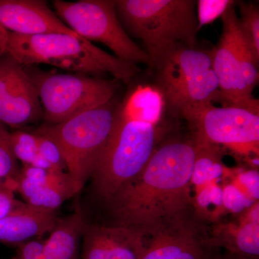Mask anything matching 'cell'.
<instances>
[{
  "mask_svg": "<svg viewBox=\"0 0 259 259\" xmlns=\"http://www.w3.org/2000/svg\"><path fill=\"white\" fill-rule=\"evenodd\" d=\"M231 0H199L196 8L199 29L204 25L213 23L220 17H222L226 10L234 4Z\"/></svg>",
  "mask_w": 259,
  "mask_h": 259,
  "instance_id": "obj_22",
  "label": "cell"
},
{
  "mask_svg": "<svg viewBox=\"0 0 259 259\" xmlns=\"http://www.w3.org/2000/svg\"><path fill=\"white\" fill-rule=\"evenodd\" d=\"M165 109L159 90L141 85L116 107L111 134L91 177L105 202L147 164L156 148Z\"/></svg>",
  "mask_w": 259,
  "mask_h": 259,
  "instance_id": "obj_2",
  "label": "cell"
},
{
  "mask_svg": "<svg viewBox=\"0 0 259 259\" xmlns=\"http://www.w3.org/2000/svg\"><path fill=\"white\" fill-rule=\"evenodd\" d=\"M56 211L32 207L23 202L0 219V244L18 247L50 233L58 221Z\"/></svg>",
  "mask_w": 259,
  "mask_h": 259,
  "instance_id": "obj_16",
  "label": "cell"
},
{
  "mask_svg": "<svg viewBox=\"0 0 259 259\" xmlns=\"http://www.w3.org/2000/svg\"><path fill=\"white\" fill-rule=\"evenodd\" d=\"M140 234L144 244L141 259H205L202 241L185 219Z\"/></svg>",
  "mask_w": 259,
  "mask_h": 259,
  "instance_id": "obj_13",
  "label": "cell"
},
{
  "mask_svg": "<svg viewBox=\"0 0 259 259\" xmlns=\"http://www.w3.org/2000/svg\"><path fill=\"white\" fill-rule=\"evenodd\" d=\"M77 194L67 172L54 170L47 185L25 202L37 208L56 211L65 201Z\"/></svg>",
  "mask_w": 259,
  "mask_h": 259,
  "instance_id": "obj_19",
  "label": "cell"
},
{
  "mask_svg": "<svg viewBox=\"0 0 259 259\" xmlns=\"http://www.w3.org/2000/svg\"><path fill=\"white\" fill-rule=\"evenodd\" d=\"M7 54L24 66L47 64L97 77L109 73L125 83L141 72L136 65L120 60L76 34L10 32Z\"/></svg>",
  "mask_w": 259,
  "mask_h": 259,
  "instance_id": "obj_3",
  "label": "cell"
},
{
  "mask_svg": "<svg viewBox=\"0 0 259 259\" xmlns=\"http://www.w3.org/2000/svg\"><path fill=\"white\" fill-rule=\"evenodd\" d=\"M35 135L37 136L38 153L40 156L49 162L54 169L66 171V163L57 144L47 136Z\"/></svg>",
  "mask_w": 259,
  "mask_h": 259,
  "instance_id": "obj_25",
  "label": "cell"
},
{
  "mask_svg": "<svg viewBox=\"0 0 259 259\" xmlns=\"http://www.w3.org/2000/svg\"><path fill=\"white\" fill-rule=\"evenodd\" d=\"M36 89L47 124H58L112 100L118 80L76 74H55L24 66Z\"/></svg>",
  "mask_w": 259,
  "mask_h": 259,
  "instance_id": "obj_6",
  "label": "cell"
},
{
  "mask_svg": "<svg viewBox=\"0 0 259 259\" xmlns=\"http://www.w3.org/2000/svg\"><path fill=\"white\" fill-rule=\"evenodd\" d=\"M0 23L22 35L76 34L42 0H0Z\"/></svg>",
  "mask_w": 259,
  "mask_h": 259,
  "instance_id": "obj_14",
  "label": "cell"
},
{
  "mask_svg": "<svg viewBox=\"0 0 259 259\" xmlns=\"http://www.w3.org/2000/svg\"><path fill=\"white\" fill-rule=\"evenodd\" d=\"M10 145L13 156L23 166L31 165L38 156L37 136L33 133L21 130L10 133Z\"/></svg>",
  "mask_w": 259,
  "mask_h": 259,
  "instance_id": "obj_21",
  "label": "cell"
},
{
  "mask_svg": "<svg viewBox=\"0 0 259 259\" xmlns=\"http://www.w3.org/2000/svg\"><path fill=\"white\" fill-rule=\"evenodd\" d=\"M258 201L240 218L238 225H220L218 235L212 240L214 245L225 247L233 254L258 258L259 254Z\"/></svg>",
  "mask_w": 259,
  "mask_h": 259,
  "instance_id": "obj_17",
  "label": "cell"
},
{
  "mask_svg": "<svg viewBox=\"0 0 259 259\" xmlns=\"http://www.w3.org/2000/svg\"><path fill=\"white\" fill-rule=\"evenodd\" d=\"M258 176L257 170L231 169L230 174L232 183L253 202L258 201L259 198Z\"/></svg>",
  "mask_w": 259,
  "mask_h": 259,
  "instance_id": "obj_23",
  "label": "cell"
},
{
  "mask_svg": "<svg viewBox=\"0 0 259 259\" xmlns=\"http://www.w3.org/2000/svg\"><path fill=\"white\" fill-rule=\"evenodd\" d=\"M193 0H118L115 11L125 32L142 40L151 68L175 48L194 47L199 31Z\"/></svg>",
  "mask_w": 259,
  "mask_h": 259,
  "instance_id": "obj_4",
  "label": "cell"
},
{
  "mask_svg": "<svg viewBox=\"0 0 259 259\" xmlns=\"http://www.w3.org/2000/svg\"><path fill=\"white\" fill-rule=\"evenodd\" d=\"M9 40L10 32L0 23V61L7 54Z\"/></svg>",
  "mask_w": 259,
  "mask_h": 259,
  "instance_id": "obj_28",
  "label": "cell"
},
{
  "mask_svg": "<svg viewBox=\"0 0 259 259\" xmlns=\"http://www.w3.org/2000/svg\"><path fill=\"white\" fill-rule=\"evenodd\" d=\"M255 202L247 197L231 182H227L223 186V206L225 211L242 212L245 209L249 208Z\"/></svg>",
  "mask_w": 259,
  "mask_h": 259,
  "instance_id": "obj_24",
  "label": "cell"
},
{
  "mask_svg": "<svg viewBox=\"0 0 259 259\" xmlns=\"http://www.w3.org/2000/svg\"><path fill=\"white\" fill-rule=\"evenodd\" d=\"M42 119L36 89L24 66L5 54L0 61V123L22 128Z\"/></svg>",
  "mask_w": 259,
  "mask_h": 259,
  "instance_id": "obj_10",
  "label": "cell"
},
{
  "mask_svg": "<svg viewBox=\"0 0 259 259\" xmlns=\"http://www.w3.org/2000/svg\"><path fill=\"white\" fill-rule=\"evenodd\" d=\"M111 101L61 123L44 124L33 132L49 138L60 148L66 172L79 193L92 177L111 134L117 107Z\"/></svg>",
  "mask_w": 259,
  "mask_h": 259,
  "instance_id": "obj_5",
  "label": "cell"
},
{
  "mask_svg": "<svg viewBox=\"0 0 259 259\" xmlns=\"http://www.w3.org/2000/svg\"><path fill=\"white\" fill-rule=\"evenodd\" d=\"M234 259H255V258H248V257L241 256V255H236V258Z\"/></svg>",
  "mask_w": 259,
  "mask_h": 259,
  "instance_id": "obj_30",
  "label": "cell"
},
{
  "mask_svg": "<svg viewBox=\"0 0 259 259\" xmlns=\"http://www.w3.org/2000/svg\"><path fill=\"white\" fill-rule=\"evenodd\" d=\"M23 203L15 197V192L7 189H0V219L6 217Z\"/></svg>",
  "mask_w": 259,
  "mask_h": 259,
  "instance_id": "obj_26",
  "label": "cell"
},
{
  "mask_svg": "<svg viewBox=\"0 0 259 259\" xmlns=\"http://www.w3.org/2000/svg\"><path fill=\"white\" fill-rule=\"evenodd\" d=\"M85 223L82 209L78 204L71 214L58 218L47 239L35 238L19 245L13 259H80Z\"/></svg>",
  "mask_w": 259,
  "mask_h": 259,
  "instance_id": "obj_11",
  "label": "cell"
},
{
  "mask_svg": "<svg viewBox=\"0 0 259 259\" xmlns=\"http://www.w3.org/2000/svg\"><path fill=\"white\" fill-rule=\"evenodd\" d=\"M10 133L5 128V125L0 123V146L9 150L12 152L10 145Z\"/></svg>",
  "mask_w": 259,
  "mask_h": 259,
  "instance_id": "obj_29",
  "label": "cell"
},
{
  "mask_svg": "<svg viewBox=\"0 0 259 259\" xmlns=\"http://www.w3.org/2000/svg\"><path fill=\"white\" fill-rule=\"evenodd\" d=\"M235 3L222 15L223 31L212 50V66L219 82L223 106H241L253 97L258 82V62L240 26Z\"/></svg>",
  "mask_w": 259,
  "mask_h": 259,
  "instance_id": "obj_8",
  "label": "cell"
},
{
  "mask_svg": "<svg viewBox=\"0 0 259 259\" xmlns=\"http://www.w3.org/2000/svg\"><path fill=\"white\" fill-rule=\"evenodd\" d=\"M80 259H141L144 252L139 232L112 224L86 222Z\"/></svg>",
  "mask_w": 259,
  "mask_h": 259,
  "instance_id": "obj_12",
  "label": "cell"
},
{
  "mask_svg": "<svg viewBox=\"0 0 259 259\" xmlns=\"http://www.w3.org/2000/svg\"><path fill=\"white\" fill-rule=\"evenodd\" d=\"M240 26L255 59L259 61V9L253 3H238Z\"/></svg>",
  "mask_w": 259,
  "mask_h": 259,
  "instance_id": "obj_20",
  "label": "cell"
},
{
  "mask_svg": "<svg viewBox=\"0 0 259 259\" xmlns=\"http://www.w3.org/2000/svg\"><path fill=\"white\" fill-rule=\"evenodd\" d=\"M45 185L36 180H32L28 177L19 175L18 179V188L17 192L22 196L25 201L37 193Z\"/></svg>",
  "mask_w": 259,
  "mask_h": 259,
  "instance_id": "obj_27",
  "label": "cell"
},
{
  "mask_svg": "<svg viewBox=\"0 0 259 259\" xmlns=\"http://www.w3.org/2000/svg\"><path fill=\"white\" fill-rule=\"evenodd\" d=\"M54 6L56 14L76 35L91 42H101L125 62L151 67L147 53L130 37L119 21L115 1L56 0Z\"/></svg>",
  "mask_w": 259,
  "mask_h": 259,
  "instance_id": "obj_7",
  "label": "cell"
},
{
  "mask_svg": "<svg viewBox=\"0 0 259 259\" xmlns=\"http://www.w3.org/2000/svg\"><path fill=\"white\" fill-rule=\"evenodd\" d=\"M195 156V143L190 140H169L156 147L144 169L105 202L113 224L144 233L184 219L193 204Z\"/></svg>",
  "mask_w": 259,
  "mask_h": 259,
  "instance_id": "obj_1",
  "label": "cell"
},
{
  "mask_svg": "<svg viewBox=\"0 0 259 259\" xmlns=\"http://www.w3.org/2000/svg\"><path fill=\"white\" fill-rule=\"evenodd\" d=\"M212 51L181 46L153 64L157 88L163 98L175 93L200 73L212 69Z\"/></svg>",
  "mask_w": 259,
  "mask_h": 259,
  "instance_id": "obj_15",
  "label": "cell"
},
{
  "mask_svg": "<svg viewBox=\"0 0 259 259\" xmlns=\"http://www.w3.org/2000/svg\"><path fill=\"white\" fill-rule=\"evenodd\" d=\"M196 156L194 161L192 185L196 190L205 186L226 180L229 175L230 168L222 161L223 151L220 146L196 142Z\"/></svg>",
  "mask_w": 259,
  "mask_h": 259,
  "instance_id": "obj_18",
  "label": "cell"
},
{
  "mask_svg": "<svg viewBox=\"0 0 259 259\" xmlns=\"http://www.w3.org/2000/svg\"><path fill=\"white\" fill-rule=\"evenodd\" d=\"M194 141L223 146L238 156H258L259 110L228 105H209L187 120Z\"/></svg>",
  "mask_w": 259,
  "mask_h": 259,
  "instance_id": "obj_9",
  "label": "cell"
}]
</instances>
